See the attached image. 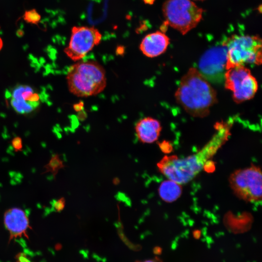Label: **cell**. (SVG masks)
<instances>
[{
  "instance_id": "1",
  "label": "cell",
  "mask_w": 262,
  "mask_h": 262,
  "mask_svg": "<svg viewBox=\"0 0 262 262\" xmlns=\"http://www.w3.org/2000/svg\"><path fill=\"white\" fill-rule=\"evenodd\" d=\"M177 102L191 115L204 117L217 101L216 92L195 67L183 76L175 94Z\"/></svg>"
},
{
  "instance_id": "2",
  "label": "cell",
  "mask_w": 262,
  "mask_h": 262,
  "mask_svg": "<svg viewBox=\"0 0 262 262\" xmlns=\"http://www.w3.org/2000/svg\"><path fill=\"white\" fill-rule=\"evenodd\" d=\"M223 141L216 138L198 152L186 157L165 156L157 163L158 169L169 180L181 185L187 183L202 170Z\"/></svg>"
},
{
  "instance_id": "3",
  "label": "cell",
  "mask_w": 262,
  "mask_h": 262,
  "mask_svg": "<svg viewBox=\"0 0 262 262\" xmlns=\"http://www.w3.org/2000/svg\"><path fill=\"white\" fill-rule=\"evenodd\" d=\"M66 74L69 91L78 97L97 95L106 86L105 69L95 61H79L68 68Z\"/></svg>"
},
{
  "instance_id": "4",
  "label": "cell",
  "mask_w": 262,
  "mask_h": 262,
  "mask_svg": "<svg viewBox=\"0 0 262 262\" xmlns=\"http://www.w3.org/2000/svg\"><path fill=\"white\" fill-rule=\"evenodd\" d=\"M222 44L227 49L226 70L237 66L262 63V41L259 36L234 34Z\"/></svg>"
},
{
  "instance_id": "5",
  "label": "cell",
  "mask_w": 262,
  "mask_h": 262,
  "mask_svg": "<svg viewBox=\"0 0 262 262\" xmlns=\"http://www.w3.org/2000/svg\"><path fill=\"white\" fill-rule=\"evenodd\" d=\"M162 11L165 23L182 35L197 25L203 12L191 0H167L163 5Z\"/></svg>"
},
{
  "instance_id": "6",
  "label": "cell",
  "mask_w": 262,
  "mask_h": 262,
  "mask_svg": "<svg viewBox=\"0 0 262 262\" xmlns=\"http://www.w3.org/2000/svg\"><path fill=\"white\" fill-rule=\"evenodd\" d=\"M229 182L238 197L247 202L261 200L262 176L259 167L252 165L235 171L230 175Z\"/></svg>"
},
{
  "instance_id": "7",
  "label": "cell",
  "mask_w": 262,
  "mask_h": 262,
  "mask_svg": "<svg viewBox=\"0 0 262 262\" xmlns=\"http://www.w3.org/2000/svg\"><path fill=\"white\" fill-rule=\"evenodd\" d=\"M224 82L225 88L232 92L233 100L237 103L252 98L258 89L256 78L250 70L243 65L227 69Z\"/></svg>"
},
{
  "instance_id": "8",
  "label": "cell",
  "mask_w": 262,
  "mask_h": 262,
  "mask_svg": "<svg viewBox=\"0 0 262 262\" xmlns=\"http://www.w3.org/2000/svg\"><path fill=\"white\" fill-rule=\"evenodd\" d=\"M101 37L99 32L94 27H73L68 46L64 52L72 60L79 61L100 43Z\"/></svg>"
},
{
  "instance_id": "9",
  "label": "cell",
  "mask_w": 262,
  "mask_h": 262,
  "mask_svg": "<svg viewBox=\"0 0 262 262\" xmlns=\"http://www.w3.org/2000/svg\"><path fill=\"white\" fill-rule=\"evenodd\" d=\"M227 54V48L222 44L209 49L201 57L197 69L209 82L219 84L224 82Z\"/></svg>"
},
{
  "instance_id": "10",
  "label": "cell",
  "mask_w": 262,
  "mask_h": 262,
  "mask_svg": "<svg viewBox=\"0 0 262 262\" xmlns=\"http://www.w3.org/2000/svg\"><path fill=\"white\" fill-rule=\"evenodd\" d=\"M3 222L10 233L9 242L22 235L28 239L27 231L32 228L29 218L23 209L13 207L7 210L4 213Z\"/></svg>"
},
{
  "instance_id": "11",
  "label": "cell",
  "mask_w": 262,
  "mask_h": 262,
  "mask_svg": "<svg viewBox=\"0 0 262 262\" xmlns=\"http://www.w3.org/2000/svg\"><path fill=\"white\" fill-rule=\"evenodd\" d=\"M169 44V37L165 33L157 31L147 35L142 40L139 49L146 56L153 58L164 53Z\"/></svg>"
},
{
  "instance_id": "12",
  "label": "cell",
  "mask_w": 262,
  "mask_h": 262,
  "mask_svg": "<svg viewBox=\"0 0 262 262\" xmlns=\"http://www.w3.org/2000/svg\"><path fill=\"white\" fill-rule=\"evenodd\" d=\"M135 130L140 142L150 144L158 139L162 127L157 119L151 117H146L137 122L135 126Z\"/></svg>"
},
{
  "instance_id": "13",
  "label": "cell",
  "mask_w": 262,
  "mask_h": 262,
  "mask_svg": "<svg viewBox=\"0 0 262 262\" xmlns=\"http://www.w3.org/2000/svg\"><path fill=\"white\" fill-rule=\"evenodd\" d=\"M181 185L170 180L163 181L158 188L160 197L165 202H172L179 198L182 193Z\"/></svg>"
},
{
  "instance_id": "14",
  "label": "cell",
  "mask_w": 262,
  "mask_h": 262,
  "mask_svg": "<svg viewBox=\"0 0 262 262\" xmlns=\"http://www.w3.org/2000/svg\"><path fill=\"white\" fill-rule=\"evenodd\" d=\"M64 167L63 161L58 154L52 155L48 164L45 165L44 171L42 174L50 173L54 178H55L58 171Z\"/></svg>"
},
{
  "instance_id": "15",
  "label": "cell",
  "mask_w": 262,
  "mask_h": 262,
  "mask_svg": "<svg viewBox=\"0 0 262 262\" xmlns=\"http://www.w3.org/2000/svg\"><path fill=\"white\" fill-rule=\"evenodd\" d=\"M10 104L14 110L20 114H29L34 109L29 103L23 99L16 100L12 98Z\"/></svg>"
},
{
  "instance_id": "16",
  "label": "cell",
  "mask_w": 262,
  "mask_h": 262,
  "mask_svg": "<svg viewBox=\"0 0 262 262\" xmlns=\"http://www.w3.org/2000/svg\"><path fill=\"white\" fill-rule=\"evenodd\" d=\"M23 18L28 23L37 24L40 21L41 16L35 9H32L25 11Z\"/></svg>"
},
{
  "instance_id": "17",
  "label": "cell",
  "mask_w": 262,
  "mask_h": 262,
  "mask_svg": "<svg viewBox=\"0 0 262 262\" xmlns=\"http://www.w3.org/2000/svg\"><path fill=\"white\" fill-rule=\"evenodd\" d=\"M11 144L15 151H21L23 146L22 139L20 137H15L12 140Z\"/></svg>"
},
{
  "instance_id": "18",
  "label": "cell",
  "mask_w": 262,
  "mask_h": 262,
  "mask_svg": "<svg viewBox=\"0 0 262 262\" xmlns=\"http://www.w3.org/2000/svg\"><path fill=\"white\" fill-rule=\"evenodd\" d=\"M66 201L64 197H61L53 202V207L57 212L62 211L65 208Z\"/></svg>"
},
{
  "instance_id": "19",
  "label": "cell",
  "mask_w": 262,
  "mask_h": 262,
  "mask_svg": "<svg viewBox=\"0 0 262 262\" xmlns=\"http://www.w3.org/2000/svg\"><path fill=\"white\" fill-rule=\"evenodd\" d=\"M17 262H31L28 258L27 255L24 252H21L17 254L16 256Z\"/></svg>"
},
{
  "instance_id": "20",
  "label": "cell",
  "mask_w": 262,
  "mask_h": 262,
  "mask_svg": "<svg viewBox=\"0 0 262 262\" xmlns=\"http://www.w3.org/2000/svg\"><path fill=\"white\" fill-rule=\"evenodd\" d=\"M84 104L83 102H79L74 105L73 108L74 110L77 112H80L82 111L83 109Z\"/></svg>"
},
{
  "instance_id": "21",
  "label": "cell",
  "mask_w": 262,
  "mask_h": 262,
  "mask_svg": "<svg viewBox=\"0 0 262 262\" xmlns=\"http://www.w3.org/2000/svg\"><path fill=\"white\" fill-rule=\"evenodd\" d=\"M40 97L39 94L37 93H33L27 101L29 102H36L39 101Z\"/></svg>"
},
{
  "instance_id": "22",
  "label": "cell",
  "mask_w": 262,
  "mask_h": 262,
  "mask_svg": "<svg viewBox=\"0 0 262 262\" xmlns=\"http://www.w3.org/2000/svg\"><path fill=\"white\" fill-rule=\"evenodd\" d=\"M142 262H163V261L159 257H155L154 258L146 260Z\"/></svg>"
},
{
  "instance_id": "23",
  "label": "cell",
  "mask_w": 262,
  "mask_h": 262,
  "mask_svg": "<svg viewBox=\"0 0 262 262\" xmlns=\"http://www.w3.org/2000/svg\"><path fill=\"white\" fill-rule=\"evenodd\" d=\"M4 96L6 99H9L11 98L12 96V94L11 93L10 91L8 89H6L4 92Z\"/></svg>"
},
{
  "instance_id": "24",
  "label": "cell",
  "mask_w": 262,
  "mask_h": 262,
  "mask_svg": "<svg viewBox=\"0 0 262 262\" xmlns=\"http://www.w3.org/2000/svg\"><path fill=\"white\" fill-rule=\"evenodd\" d=\"M153 250L154 253L156 255L160 254L162 252L161 248L159 247H155Z\"/></svg>"
},
{
  "instance_id": "25",
  "label": "cell",
  "mask_w": 262,
  "mask_h": 262,
  "mask_svg": "<svg viewBox=\"0 0 262 262\" xmlns=\"http://www.w3.org/2000/svg\"><path fill=\"white\" fill-rule=\"evenodd\" d=\"M0 116L2 117V118H5L6 116V115L5 114H4V113H1L0 114Z\"/></svg>"
},
{
  "instance_id": "26",
  "label": "cell",
  "mask_w": 262,
  "mask_h": 262,
  "mask_svg": "<svg viewBox=\"0 0 262 262\" xmlns=\"http://www.w3.org/2000/svg\"><path fill=\"white\" fill-rule=\"evenodd\" d=\"M2 45H3L2 41L1 38L0 37V50L2 49Z\"/></svg>"
},
{
  "instance_id": "27",
  "label": "cell",
  "mask_w": 262,
  "mask_h": 262,
  "mask_svg": "<svg viewBox=\"0 0 262 262\" xmlns=\"http://www.w3.org/2000/svg\"></svg>"
}]
</instances>
